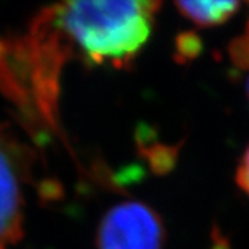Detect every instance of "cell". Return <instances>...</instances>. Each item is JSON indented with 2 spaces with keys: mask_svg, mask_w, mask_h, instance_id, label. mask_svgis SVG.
Returning a JSON list of instances; mask_svg holds the SVG:
<instances>
[{
  "mask_svg": "<svg viewBox=\"0 0 249 249\" xmlns=\"http://www.w3.org/2000/svg\"><path fill=\"white\" fill-rule=\"evenodd\" d=\"M204 43L196 32H181L176 36L175 40V60L178 64H188L194 61L202 53Z\"/></svg>",
  "mask_w": 249,
  "mask_h": 249,
  "instance_id": "7",
  "label": "cell"
},
{
  "mask_svg": "<svg viewBox=\"0 0 249 249\" xmlns=\"http://www.w3.org/2000/svg\"><path fill=\"white\" fill-rule=\"evenodd\" d=\"M160 7V1L151 0L57 3L32 18L25 36L55 71L72 60L122 70L147 45Z\"/></svg>",
  "mask_w": 249,
  "mask_h": 249,
  "instance_id": "1",
  "label": "cell"
},
{
  "mask_svg": "<svg viewBox=\"0 0 249 249\" xmlns=\"http://www.w3.org/2000/svg\"><path fill=\"white\" fill-rule=\"evenodd\" d=\"M137 144L142 157L147 160L150 168L155 175L158 176L168 175L175 168L180 145H169V144L155 142H150L147 134L145 132H142V127L137 134Z\"/></svg>",
  "mask_w": 249,
  "mask_h": 249,
  "instance_id": "5",
  "label": "cell"
},
{
  "mask_svg": "<svg viewBox=\"0 0 249 249\" xmlns=\"http://www.w3.org/2000/svg\"><path fill=\"white\" fill-rule=\"evenodd\" d=\"M229 58L249 101V17L244 32L229 45Z\"/></svg>",
  "mask_w": 249,
  "mask_h": 249,
  "instance_id": "6",
  "label": "cell"
},
{
  "mask_svg": "<svg viewBox=\"0 0 249 249\" xmlns=\"http://www.w3.org/2000/svg\"><path fill=\"white\" fill-rule=\"evenodd\" d=\"M165 227L160 213L142 201H122L100 220L97 249H163Z\"/></svg>",
  "mask_w": 249,
  "mask_h": 249,
  "instance_id": "3",
  "label": "cell"
},
{
  "mask_svg": "<svg viewBox=\"0 0 249 249\" xmlns=\"http://www.w3.org/2000/svg\"><path fill=\"white\" fill-rule=\"evenodd\" d=\"M35 154L0 124V249L24 235V186L32 178Z\"/></svg>",
  "mask_w": 249,
  "mask_h": 249,
  "instance_id": "2",
  "label": "cell"
},
{
  "mask_svg": "<svg viewBox=\"0 0 249 249\" xmlns=\"http://www.w3.org/2000/svg\"><path fill=\"white\" fill-rule=\"evenodd\" d=\"M178 13L202 28L216 27L227 22L238 11V1H176Z\"/></svg>",
  "mask_w": 249,
  "mask_h": 249,
  "instance_id": "4",
  "label": "cell"
},
{
  "mask_svg": "<svg viewBox=\"0 0 249 249\" xmlns=\"http://www.w3.org/2000/svg\"><path fill=\"white\" fill-rule=\"evenodd\" d=\"M235 181L242 193L249 198V145L238 160V166L235 170Z\"/></svg>",
  "mask_w": 249,
  "mask_h": 249,
  "instance_id": "8",
  "label": "cell"
}]
</instances>
